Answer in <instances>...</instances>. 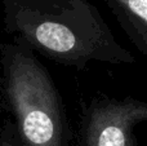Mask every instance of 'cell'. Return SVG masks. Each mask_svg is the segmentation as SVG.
<instances>
[{
  "label": "cell",
  "instance_id": "cell-1",
  "mask_svg": "<svg viewBox=\"0 0 147 146\" xmlns=\"http://www.w3.org/2000/svg\"><path fill=\"white\" fill-rule=\"evenodd\" d=\"M3 28L13 43L62 66L84 71L93 62L132 65L89 0H0Z\"/></svg>",
  "mask_w": 147,
  "mask_h": 146
},
{
  "label": "cell",
  "instance_id": "cell-2",
  "mask_svg": "<svg viewBox=\"0 0 147 146\" xmlns=\"http://www.w3.org/2000/svg\"><path fill=\"white\" fill-rule=\"evenodd\" d=\"M0 98L26 146H70L63 98L35 53L0 41Z\"/></svg>",
  "mask_w": 147,
  "mask_h": 146
},
{
  "label": "cell",
  "instance_id": "cell-3",
  "mask_svg": "<svg viewBox=\"0 0 147 146\" xmlns=\"http://www.w3.org/2000/svg\"><path fill=\"white\" fill-rule=\"evenodd\" d=\"M147 124V101L96 95L81 103L78 146H138L136 128Z\"/></svg>",
  "mask_w": 147,
  "mask_h": 146
},
{
  "label": "cell",
  "instance_id": "cell-4",
  "mask_svg": "<svg viewBox=\"0 0 147 146\" xmlns=\"http://www.w3.org/2000/svg\"><path fill=\"white\" fill-rule=\"evenodd\" d=\"M130 43L147 57V0H105Z\"/></svg>",
  "mask_w": 147,
  "mask_h": 146
},
{
  "label": "cell",
  "instance_id": "cell-5",
  "mask_svg": "<svg viewBox=\"0 0 147 146\" xmlns=\"http://www.w3.org/2000/svg\"><path fill=\"white\" fill-rule=\"evenodd\" d=\"M0 146H26L10 119H4L0 123Z\"/></svg>",
  "mask_w": 147,
  "mask_h": 146
}]
</instances>
